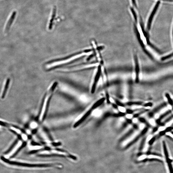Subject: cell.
<instances>
[{
	"label": "cell",
	"mask_w": 173,
	"mask_h": 173,
	"mask_svg": "<svg viewBox=\"0 0 173 173\" xmlns=\"http://www.w3.org/2000/svg\"><path fill=\"white\" fill-rule=\"evenodd\" d=\"M137 121H138V120L136 118L134 119L133 120V122L135 123H137Z\"/></svg>",
	"instance_id": "22"
},
{
	"label": "cell",
	"mask_w": 173,
	"mask_h": 173,
	"mask_svg": "<svg viewBox=\"0 0 173 173\" xmlns=\"http://www.w3.org/2000/svg\"><path fill=\"white\" fill-rule=\"evenodd\" d=\"M53 13L52 14V18H51L50 20V26H49V28L50 29H51L52 27V24H53V20L55 18V9H54V10H53Z\"/></svg>",
	"instance_id": "11"
},
{
	"label": "cell",
	"mask_w": 173,
	"mask_h": 173,
	"mask_svg": "<svg viewBox=\"0 0 173 173\" xmlns=\"http://www.w3.org/2000/svg\"><path fill=\"white\" fill-rule=\"evenodd\" d=\"M27 144V143L26 142H24L22 145H21V146L19 147L18 149H17L16 152H15L14 154L12 155L10 157V158H14L18 154L20 151L22 150L24 148L25 146Z\"/></svg>",
	"instance_id": "8"
},
{
	"label": "cell",
	"mask_w": 173,
	"mask_h": 173,
	"mask_svg": "<svg viewBox=\"0 0 173 173\" xmlns=\"http://www.w3.org/2000/svg\"><path fill=\"white\" fill-rule=\"evenodd\" d=\"M19 139L18 138L16 140L13 142V143L11 146L10 147V148H9L6 151V152L4 153V154L7 155L8 153H9L14 148V147L15 146H16L17 143H18V142L19 141Z\"/></svg>",
	"instance_id": "9"
},
{
	"label": "cell",
	"mask_w": 173,
	"mask_h": 173,
	"mask_svg": "<svg viewBox=\"0 0 173 173\" xmlns=\"http://www.w3.org/2000/svg\"><path fill=\"white\" fill-rule=\"evenodd\" d=\"M160 3V1H158L155 4V5L153 9L152 12L151 13L149 18L148 21V24H147V28L149 30L150 29L151 24H152V20L153 19V17L155 14L156 12L157 11L158 7L159 6Z\"/></svg>",
	"instance_id": "3"
},
{
	"label": "cell",
	"mask_w": 173,
	"mask_h": 173,
	"mask_svg": "<svg viewBox=\"0 0 173 173\" xmlns=\"http://www.w3.org/2000/svg\"><path fill=\"white\" fill-rule=\"evenodd\" d=\"M150 122L151 124L152 125H154L155 124V121L153 120H151L150 121Z\"/></svg>",
	"instance_id": "19"
},
{
	"label": "cell",
	"mask_w": 173,
	"mask_h": 173,
	"mask_svg": "<svg viewBox=\"0 0 173 173\" xmlns=\"http://www.w3.org/2000/svg\"><path fill=\"white\" fill-rule=\"evenodd\" d=\"M57 85V83H54L45 95L37 118V120L40 123L43 122L45 118L53 92Z\"/></svg>",
	"instance_id": "1"
},
{
	"label": "cell",
	"mask_w": 173,
	"mask_h": 173,
	"mask_svg": "<svg viewBox=\"0 0 173 173\" xmlns=\"http://www.w3.org/2000/svg\"><path fill=\"white\" fill-rule=\"evenodd\" d=\"M0 125H1V126L8 128H9L10 127H14L16 129L19 130L21 131V132H22L24 134L25 133V131L24 130V129H21L20 127L16 126V125L14 124L7 123L5 122H2V121H0Z\"/></svg>",
	"instance_id": "6"
},
{
	"label": "cell",
	"mask_w": 173,
	"mask_h": 173,
	"mask_svg": "<svg viewBox=\"0 0 173 173\" xmlns=\"http://www.w3.org/2000/svg\"></svg>",
	"instance_id": "24"
},
{
	"label": "cell",
	"mask_w": 173,
	"mask_h": 173,
	"mask_svg": "<svg viewBox=\"0 0 173 173\" xmlns=\"http://www.w3.org/2000/svg\"><path fill=\"white\" fill-rule=\"evenodd\" d=\"M41 151H46L47 153L38 155V156L43 157L58 156L68 157L75 160H76L77 159L75 156L71 154L65 150L61 149L46 148L43 149Z\"/></svg>",
	"instance_id": "2"
},
{
	"label": "cell",
	"mask_w": 173,
	"mask_h": 173,
	"mask_svg": "<svg viewBox=\"0 0 173 173\" xmlns=\"http://www.w3.org/2000/svg\"><path fill=\"white\" fill-rule=\"evenodd\" d=\"M162 1H166L172 2H173V0H162Z\"/></svg>",
	"instance_id": "23"
},
{
	"label": "cell",
	"mask_w": 173,
	"mask_h": 173,
	"mask_svg": "<svg viewBox=\"0 0 173 173\" xmlns=\"http://www.w3.org/2000/svg\"><path fill=\"white\" fill-rule=\"evenodd\" d=\"M126 118L128 119L132 118V115L131 114H128L126 115Z\"/></svg>",
	"instance_id": "18"
},
{
	"label": "cell",
	"mask_w": 173,
	"mask_h": 173,
	"mask_svg": "<svg viewBox=\"0 0 173 173\" xmlns=\"http://www.w3.org/2000/svg\"><path fill=\"white\" fill-rule=\"evenodd\" d=\"M9 130L13 133L15 134V135L17 136V137H18V138L19 139V140H22V137H21V136L19 135L18 133H17L14 130H13L9 129Z\"/></svg>",
	"instance_id": "12"
},
{
	"label": "cell",
	"mask_w": 173,
	"mask_h": 173,
	"mask_svg": "<svg viewBox=\"0 0 173 173\" xmlns=\"http://www.w3.org/2000/svg\"><path fill=\"white\" fill-rule=\"evenodd\" d=\"M119 110L122 112H126V109L125 108L122 106H119Z\"/></svg>",
	"instance_id": "17"
},
{
	"label": "cell",
	"mask_w": 173,
	"mask_h": 173,
	"mask_svg": "<svg viewBox=\"0 0 173 173\" xmlns=\"http://www.w3.org/2000/svg\"><path fill=\"white\" fill-rule=\"evenodd\" d=\"M166 96L167 98H168V101H169V102L170 104L171 105H172L173 104V102L172 100V99H171L170 97L169 96V95L167 94L166 95Z\"/></svg>",
	"instance_id": "16"
},
{
	"label": "cell",
	"mask_w": 173,
	"mask_h": 173,
	"mask_svg": "<svg viewBox=\"0 0 173 173\" xmlns=\"http://www.w3.org/2000/svg\"><path fill=\"white\" fill-rule=\"evenodd\" d=\"M132 1L133 5L135 7H136V4L135 0H132Z\"/></svg>",
	"instance_id": "20"
},
{
	"label": "cell",
	"mask_w": 173,
	"mask_h": 173,
	"mask_svg": "<svg viewBox=\"0 0 173 173\" xmlns=\"http://www.w3.org/2000/svg\"><path fill=\"white\" fill-rule=\"evenodd\" d=\"M163 146L164 155H165L166 160L167 161H168V160H169L170 159L169 158V155L168 151L167 149L166 145L165 144V143H164V142H163Z\"/></svg>",
	"instance_id": "10"
},
{
	"label": "cell",
	"mask_w": 173,
	"mask_h": 173,
	"mask_svg": "<svg viewBox=\"0 0 173 173\" xmlns=\"http://www.w3.org/2000/svg\"><path fill=\"white\" fill-rule=\"evenodd\" d=\"M10 80V78H7L6 81V83L4 86V88L2 93L1 98L2 99H4L5 98L6 93L7 92V89L9 86Z\"/></svg>",
	"instance_id": "7"
},
{
	"label": "cell",
	"mask_w": 173,
	"mask_h": 173,
	"mask_svg": "<svg viewBox=\"0 0 173 173\" xmlns=\"http://www.w3.org/2000/svg\"><path fill=\"white\" fill-rule=\"evenodd\" d=\"M131 10L134 16V18H135V19L136 22H137V16L135 10H134V9L132 7L131 8Z\"/></svg>",
	"instance_id": "14"
},
{
	"label": "cell",
	"mask_w": 173,
	"mask_h": 173,
	"mask_svg": "<svg viewBox=\"0 0 173 173\" xmlns=\"http://www.w3.org/2000/svg\"><path fill=\"white\" fill-rule=\"evenodd\" d=\"M101 66H99L98 68V71H97V74L96 76H95V78L94 81V83L93 84L92 86V92L93 93L95 91V88H96V85L98 81L99 77H100L101 75Z\"/></svg>",
	"instance_id": "5"
},
{
	"label": "cell",
	"mask_w": 173,
	"mask_h": 173,
	"mask_svg": "<svg viewBox=\"0 0 173 173\" xmlns=\"http://www.w3.org/2000/svg\"><path fill=\"white\" fill-rule=\"evenodd\" d=\"M172 162L170 161L167 162L168 166L170 171V173H173V167L172 164Z\"/></svg>",
	"instance_id": "13"
},
{
	"label": "cell",
	"mask_w": 173,
	"mask_h": 173,
	"mask_svg": "<svg viewBox=\"0 0 173 173\" xmlns=\"http://www.w3.org/2000/svg\"><path fill=\"white\" fill-rule=\"evenodd\" d=\"M16 14V12L14 11L13 12L10 16L9 18L5 27V32L6 33H7L9 31L11 25L15 19Z\"/></svg>",
	"instance_id": "4"
},
{
	"label": "cell",
	"mask_w": 173,
	"mask_h": 173,
	"mask_svg": "<svg viewBox=\"0 0 173 173\" xmlns=\"http://www.w3.org/2000/svg\"><path fill=\"white\" fill-rule=\"evenodd\" d=\"M144 127V125L143 124H141L140 125V129H143Z\"/></svg>",
	"instance_id": "21"
},
{
	"label": "cell",
	"mask_w": 173,
	"mask_h": 173,
	"mask_svg": "<svg viewBox=\"0 0 173 173\" xmlns=\"http://www.w3.org/2000/svg\"><path fill=\"white\" fill-rule=\"evenodd\" d=\"M94 112L95 115L96 116L100 115L101 114V112L100 110H95Z\"/></svg>",
	"instance_id": "15"
}]
</instances>
